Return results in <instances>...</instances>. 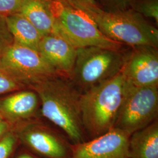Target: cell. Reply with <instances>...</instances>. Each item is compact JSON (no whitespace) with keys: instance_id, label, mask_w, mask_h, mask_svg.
<instances>
[{"instance_id":"cell-22","label":"cell","mask_w":158,"mask_h":158,"mask_svg":"<svg viewBox=\"0 0 158 158\" xmlns=\"http://www.w3.org/2000/svg\"><path fill=\"white\" fill-rule=\"evenodd\" d=\"M107 11H123L131 8V0H100Z\"/></svg>"},{"instance_id":"cell-19","label":"cell","mask_w":158,"mask_h":158,"mask_svg":"<svg viewBox=\"0 0 158 158\" xmlns=\"http://www.w3.org/2000/svg\"><path fill=\"white\" fill-rule=\"evenodd\" d=\"M14 44V40L8 27L6 17L0 15V57Z\"/></svg>"},{"instance_id":"cell-9","label":"cell","mask_w":158,"mask_h":158,"mask_svg":"<svg viewBox=\"0 0 158 158\" xmlns=\"http://www.w3.org/2000/svg\"><path fill=\"white\" fill-rule=\"evenodd\" d=\"M130 136L114 128L89 141L72 145L69 158H130Z\"/></svg>"},{"instance_id":"cell-2","label":"cell","mask_w":158,"mask_h":158,"mask_svg":"<svg viewBox=\"0 0 158 158\" xmlns=\"http://www.w3.org/2000/svg\"><path fill=\"white\" fill-rule=\"evenodd\" d=\"M125 81L120 71L113 77L81 93V117L90 139L114 128L124 97Z\"/></svg>"},{"instance_id":"cell-24","label":"cell","mask_w":158,"mask_h":158,"mask_svg":"<svg viewBox=\"0 0 158 158\" xmlns=\"http://www.w3.org/2000/svg\"><path fill=\"white\" fill-rule=\"evenodd\" d=\"M8 124L3 119H0V140L8 133Z\"/></svg>"},{"instance_id":"cell-12","label":"cell","mask_w":158,"mask_h":158,"mask_svg":"<svg viewBox=\"0 0 158 158\" xmlns=\"http://www.w3.org/2000/svg\"><path fill=\"white\" fill-rule=\"evenodd\" d=\"M40 102L35 91H20L0 100V114L10 121L29 118L36 112Z\"/></svg>"},{"instance_id":"cell-15","label":"cell","mask_w":158,"mask_h":158,"mask_svg":"<svg viewBox=\"0 0 158 158\" xmlns=\"http://www.w3.org/2000/svg\"><path fill=\"white\" fill-rule=\"evenodd\" d=\"M14 43L38 52L42 35L32 23L20 13L6 17Z\"/></svg>"},{"instance_id":"cell-23","label":"cell","mask_w":158,"mask_h":158,"mask_svg":"<svg viewBox=\"0 0 158 158\" xmlns=\"http://www.w3.org/2000/svg\"><path fill=\"white\" fill-rule=\"evenodd\" d=\"M15 153V152H14ZM14 153L11 158H39L32 153L28 151H23L15 155Z\"/></svg>"},{"instance_id":"cell-13","label":"cell","mask_w":158,"mask_h":158,"mask_svg":"<svg viewBox=\"0 0 158 158\" xmlns=\"http://www.w3.org/2000/svg\"><path fill=\"white\" fill-rule=\"evenodd\" d=\"M19 13L32 23L42 36L55 32L56 21L51 0H23Z\"/></svg>"},{"instance_id":"cell-20","label":"cell","mask_w":158,"mask_h":158,"mask_svg":"<svg viewBox=\"0 0 158 158\" xmlns=\"http://www.w3.org/2000/svg\"><path fill=\"white\" fill-rule=\"evenodd\" d=\"M23 85L0 69V94L20 89Z\"/></svg>"},{"instance_id":"cell-18","label":"cell","mask_w":158,"mask_h":158,"mask_svg":"<svg viewBox=\"0 0 158 158\" xmlns=\"http://www.w3.org/2000/svg\"><path fill=\"white\" fill-rule=\"evenodd\" d=\"M17 142V136L8 132L0 140V158H11L16 151Z\"/></svg>"},{"instance_id":"cell-25","label":"cell","mask_w":158,"mask_h":158,"mask_svg":"<svg viewBox=\"0 0 158 158\" xmlns=\"http://www.w3.org/2000/svg\"><path fill=\"white\" fill-rule=\"evenodd\" d=\"M0 119H2V116L1 115V114H0Z\"/></svg>"},{"instance_id":"cell-14","label":"cell","mask_w":158,"mask_h":158,"mask_svg":"<svg viewBox=\"0 0 158 158\" xmlns=\"http://www.w3.org/2000/svg\"><path fill=\"white\" fill-rule=\"evenodd\" d=\"M130 158H158V119L130 136Z\"/></svg>"},{"instance_id":"cell-11","label":"cell","mask_w":158,"mask_h":158,"mask_svg":"<svg viewBox=\"0 0 158 158\" xmlns=\"http://www.w3.org/2000/svg\"><path fill=\"white\" fill-rule=\"evenodd\" d=\"M77 49L66 40L54 32L42 36L38 52L60 76L69 79L76 62Z\"/></svg>"},{"instance_id":"cell-5","label":"cell","mask_w":158,"mask_h":158,"mask_svg":"<svg viewBox=\"0 0 158 158\" xmlns=\"http://www.w3.org/2000/svg\"><path fill=\"white\" fill-rule=\"evenodd\" d=\"M127 52L93 46L79 48L69 79L80 91L85 92L118 73Z\"/></svg>"},{"instance_id":"cell-8","label":"cell","mask_w":158,"mask_h":158,"mask_svg":"<svg viewBox=\"0 0 158 158\" xmlns=\"http://www.w3.org/2000/svg\"><path fill=\"white\" fill-rule=\"evenodd\" d=\"M121 72L129 85L158 87V48L149 46L131 48L127 52Z\"/></svg>"},{"instance_id":"cell-4","label":"cell","mask_w":158,"mask_h":158,"mask_svg":"<svg viewBox=\"0 0 158 158\" xmlns=\"http://www.w3.org/2000/svg\"><path fill=\"white\" fill-rule=\"evenodd\" d=\"M55 18V32L76 49L86 47L121 51L124 45L109 39L102 33L94 21L84 12L60 0H51Z\"/></svg>"},{"instance_id":"cell-6","label":"cell","mask_w":158,"mask_h":158,"mask_svg":"<svg viewBox=\"0 0 158 158\" xmlns=\"http://www.w3.org/2000/svg\"><path fill=\"white\" fill-rule=\"evenodd\" d=\"M158 87H138L125 82L124 97L114 128L131 135L157 119Z\"/></svg>"},{"instance_id":"cell-7","label":"cell","mask_w":158,"mask_h":158,"mask_svg":"<svg viewBox=\"0 0 158 158\" xmlns=\"http://www.w3.org/2000/svg\"><path fill=\"white\" fill-rule=\"evenodd\" d=\"M0 69L23 85L60 76L38 52L15 43L0 57Z\"/></svg>"},{"instance_id":"cell-10","label":"cell","mask_w":158,"mask_h":158,"mask_svg":"<svg viewBox=\"0 0 158 158\" xmlns=\"http://www.w3.org/2000/svg\"><path fill=\"white\" fill-rule=\"evenodd\" d=\"M27 149L40 158H69L71 147L62 137L39 125H31L19 135Z\"/></svg>"},{"instance_id":"cell-21","label":"cell","mask_w":158,"mask_h":158,"mask_svg":"<svg viewBox=\"0 0 158 158\" xmlns=\"http://www.w3.org/2000/svg\"><path fill=\"white\" fill-rule=\"evenodd\" d=\"M23 0H0V15L6 17L19 13Z\"/></svg>"},{"instance_id":"cell-3","label":"cell","mask_w":158,"mask_h":158,"mask_svg":"<svg viewBox=\"0 0 158 158\" xmlns=\"http://www.w3.org/2000/svg\"><path fill=\"white\" fill-rule=\"evenodd\" d=\"M93 19L102 34L123 45L158 48L157 27L131 8L117 11L102 9Z\"/></svg>"},{"instance_id":"cell-17","label":"cell","mask_w":158,"mask_h":158,"mask_svg":"<svg viewBox=\"0 0 158 158\" xmlns=\"http://www.w3.org/2000/svg\"><path fill=\"white\" fill-rule=\"evenodd\" d=\"M93 18L102 10L96 0H60Z\"/></svg>"},{"instance_id":"cell-1","label":"cell","mask_w":158,"mask_h":158,"mask_svg":"<svg viewBox=\"0 0 158 158\" xmlns=\"http://www.w3.org/2000/svg\"><path fill=\"white\" fill-rule=\"evenodd\" d=\"M31 86L39 97L46 118L62 130L73 145L85 141L80 106L81 93L70 80L56 76Z\"/></svg>"},{"instance_id":"cell-16","label":"cell","mask_w":158,"mask_h":158,"mask_svg":"<svg viewBox=\"0 0 158 158\" xmlns=\"http://www.w3.org/2000/svg\"><path fill=\"white\" fill-rule=\"evenodd\" d=\"M131 9L158 25V0H131Z\"/></svg>"}]
</instances>
